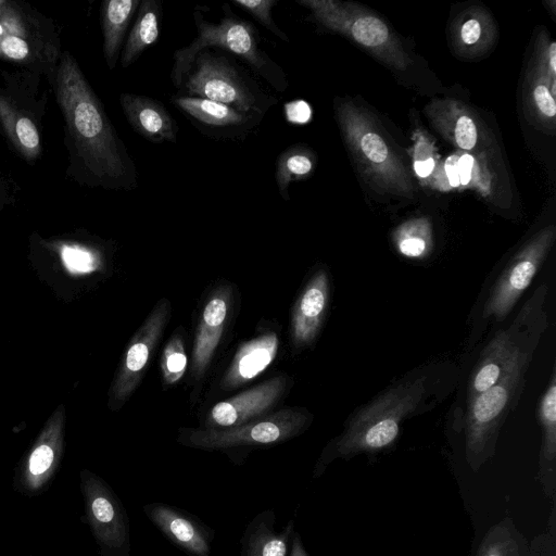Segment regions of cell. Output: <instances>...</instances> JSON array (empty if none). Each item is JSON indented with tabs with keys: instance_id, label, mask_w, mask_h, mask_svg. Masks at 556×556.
<instances>
[{
	"instance_id": "obj_1",
	"label": "cell",
	"mask_w": 556,
	"mask_h": 556,
	"mask_svg": "<svg viewBox=\"0 0 556 556\" xmlns=\"http://www.w3.org/2000/svg\"><path fill=\"white\" fill-rule=\"evenodd\" d=\"M50 84L65 123L72 175L90 187L134 190L136 165L70 52H62Z\"/></svg>"
},
{
	"instance_id": "obj_2",
	"label": "cell",
	"mask_w": 556,
	"mask_h": 556,
	"mask_svg": "<svg viewBox=\"0 0 556 556\" xmlns=\"http://www.w3.org/2000/svg\"><path fill=\"white\" fill-rule=\"evenodd\" d=\"M428 380L426 375L402 380L361 408L348 421L344 431L324 450L313 477H320L337 458L350 459L390 448L399 438L402 421L424 402Z\"/></svg>"
},
{
	"instance_id": "obj_3",
	"label": "cell",
	"mask_w": 556,
	"mask_h": 556,
	"mask_svg": "<svg viewBox=\"0 0 556 556\" xmlns=\"http://www.w3.org/2000/svg\"><path fill=\"white\" fill-rule=\"evenodd\" d=\"M333 108L346 150L364 181L377 192L413 198L410 170L374 115L350 98H336Z\"/></svg>"
},
{
	"instance_id": "obj_4",
	"label": "cell",
	"mask_w": 556,
	"mask_h": 556,
	"mask_svg": "<svg viewBox=\"0 0 556 556\" xmlns=\"http://www.w3.org/2000/svg\"><path fill=\"white\" fill-rule=\"evenodd\" d=\"M545 328L546 323L531 333L491 388L467 400L465 455L472 471H478L493 456L500 429L520 397L526 371Z\"/></svg>"
},
{
	"instance_id": "obj_5",
	"label": "cell",
	"mask_w": 556,
	"mask_h": 556,
	"mask_svg": "<svg viewBox=\"0 0 556 556\" xmlns=\"http://www.w3.org/2000/svg\"><path fill=\"white\" fill-rule=\"evenodd\" d=\"M197 36L190 45L174 52L172 83L180 88L199 52L208 48H218L244 61L254 73L262 77L276 91L283 92L289 87L287 75L260 46L257 29L240 18L228 3L223 5V17L218 23L204 18L197 8L193 12Z\"/></svg>"
},
{
	"instance_id": "obj_6",
	"label": "cell",
	"mask_w": 556,
	"mask_h": 556,
	"mask_svg": "<svg viewBox=\"0 0 556 556\" xmlns=\"http://www.w3.org/2000/svg\"><path fill=\"white\" fill-rule=\"evenodd\" d=\"M61 40L52 18L28 3L0 0V60L46 76L60 61Z\"/></svg>"
},
{
	"instance_id": "obj_7",
	"label": "cell",
	"mask_w": 556,
	"mask_h": 556,
	"mask_svg": "<svg viewBox=\"0 0 556 556\" xmlns=\"http://www.w3.org/2000/svg\"><path fill=\"white\" fill-rule=\"evenodd\" d=\"M319 26L358 45L394 71H407L412 60L392 27L374 11L340 0H298Z\"/></svg>"
},
{
	"instance_id": "obj_8",
	"label": "cell",
	"mask_w": 556,
	"mask_h": 556,
	"mask_svg": "<svg viewBox=\"0 0 556 556\" xmlns=\"http://www.w3.org/2000/svg\"><path fill=\"white\" fill-rule=\"evenodd\" d=\"M28 260L37 277L63 301L74 300L87 278L103 269L99 248L78 232L29 238Z\"/></svg>"
},
{
	"instance_id": "obj_9",
	"label": "cell",
	"mask_w": 556,
	"mask_h": 556,
	"mask_svg": "<svg viewBox=\"0 0 556 556\" xmlns=\"http://www.w3.org/2000/svg\"><path fill=\"white\" fill-rule=\"evenodd\" d=\"M46 76L28 72H2L0 131L10 147L27 162L42 153V121L48 94L41 90Z\"/></svg>"
},
{
	"instance_id": "obj_10",
	"label": "cell",
	"mask_w": 556,
	"mask_h": 556,
	"mask_svg": "<svg viewBox=\"0 0 556 556\" xmlns=\"http://www.w3.org/2000/svg\"><path fill=\"white\" fill-rule=\"evenodd\" d=\"M181 87L186 96L223 103L262 119L277 103L227 56L208 49L197 54Z\"/></svg>"
},
{
	"instance_id": "obj_11",
	"label": "cell",
	"mask_w": 556,
	"mask_h": 556,
	"mask_svg": "<svg viewBox=\"0 0 556 556\" xmlns=\"http://www.w3.org/2000/svg\"><path fill=\"white\" fill-rule=\"evenodd\" d=\"M87 526L101 556H129V520L111 486L89 469L79 472Z\"/></svg>"
},
{
	"instance_id": "obj_12",
	"label": "cell",
	"mask_w": 556,
	"mask_h": 556,
	"mask_svg": "<svg viewBox=\"0 0 556 556\" xmlns=\"http://www.w3.org/2000/svg\"><path fill=\"white\" fill-rule=\"evenodd\" d=\"M546 286H540L526 302L514 323L498 332L483 350L468 384L467 400L491 388L502 376L509 359L531 333L546 323L543 309Z\"/></svg>"
},
{
	"instance_id": "obj_13",
	"label": "cell",
	"mask_w": 556,
	"mask_h": 556,
	"mask_svg": "<svg viewBox=\"0 0 556 556\" xmlns=\"http://www.w3.org/2000/svg\"><path fill=\"white\" fill-rule=\"evenodd\" d=\"M556 228L548 225L535 232L514 255L491 289L483 317L503 320L532 282L551 251Z\"/></svg>"
},
{
	"instance_id": "obj_14",
	"label": "cell",
	"mask_w": 556,
	"mask_h": 556,
	"mask_svg": "<svg viewBox=\"0 0 556 556\" xmlns=\"http://www.w3.org/2000/svg\"><path fill=\"white\" fill-rule=\"evenodd\" d=\"M66 408L59 404L45 421L20 463L17 488L25 494L41 492L58 471L65 447Z\"/></svg>"
},
{
	"instance_id": "obj_15",
	"label": "cell",
	"mask_w": 556,
	"mask_h": 556,
	"mask_svg": "<svg viewBox=\"0 0 556 556\" xmlns=\"http://www.w3.org/2000/svg\"><path fill=\"white\" fill-rule=\"evenodd\" d=\"M431 126L455 148L477 155L494 150L491 131L480 116L465 103L452 99H433L425 106Z\"/></svg>"
},
{
	"instance_id": "obj_16",
	"label": "cell",
	"mask_w": 556,
	"mask_h": 556,
	"mask_svg": "<svg viewBox=\"0 0 556 556\" xmlns=\"http://www.w3.org/2000/svg\"><path fill=\"white\" fill-rule=\"evenodd\" d=\"M303 425V417L277 416L224 430L193 431L186 435L182 442L205 450H228L242 445L271 444L293 437Z\"/></svg>"
},
{
	"instance_id": "obj_17",
	"label": "cell",
	"mask_w": 556,
	"mask_h": 556,
	"mask_svg": "<svg viewBox=\"0 0 556 556\" xmlns=\"http://www.w3.org/2000/svg\"><path fill=\"white\" fill-rule=\"evenodd\" d=\"M556 65L533 52L523 83V104L530 123L554 134L556 128Z\"/></svg>"
},
{
	"instance_id": "obj_18",
	"label": "cell",
	"mask_w": 556,
	"mask_h": 556,
	"mask_svg": "<svg viewBox=\"0 0 556 556\" xmlns=\"http://www.w3.org/2000/svg\"><path fill=\"white\" fill-rule=\"evenodd\" d=\"M150 521L177 547L191 556H211L213 531L194 516L179 508L150 503L143 506Z\"/></svg>"
},
{
	"instance_id": "obj_19",
	"label": "cell",
	"mask_w": 556,
	"mask_h": 556,
	"mask_svg": "<svg viewBox=\"0 0 556 556\" xmlns=\"http://www.w3.org/2000/svg\"><path fill=\"white\" fill-rule=\"evenodd\" d=\"M172 102L200 128L222 137L247 132L262 121L226 104L199 97L176 94Z\"/></svg>"
},
{
	"instance_id": "obj_20",
	"label": "cell",
	"mask_w": 556,
	"mask_h": 556,
	"mask_svg": "<svg viewBox=\"0 0 556 556\" xmlns=\"http://www.w3.org/2000/svg\"><path fill=\"white\" fill-rule=\"evenodd\" d=\"M448 34L453 52L462 59L471 60L491 49L497 37V27L486 9L471 5L455 16Z\"/></svg>"
},
{
	"instance_id": "obj_21",
	"label": "cell",
	"mask_w": 556,
	"mask_h": 556,
	"mask_svg": "<svg viewBox=\"0 0 556 556\" xmlns=\"http://www.w3.org/2000/svg\"><path fill=\"white\" fill-rule=\"evenodd\" d=\"M119 103L128 124L148 141H177V124L162 102L147 96L123 92Z\"/></svg>"
},
{
	"instance_id": "obj_22",
	"label": "cell",
	"mask_w": 556,
	"mask_h": 556,
	"mask_svg": "<svg viewBox=\"0 0 556 556\" xmlns=\"http://www.w3.org/2000/svg\"><path fill=\"white\" fill-rule=\"evenodd\" d=\"M282 390L283 381L277 378L219 402L210 413L208 425L231 428L247 424L268 408Z\"/></svg>"
},
{
	"instance_id": "obj_23",
	"label": "cell",
	"mask_w": 556,
	"mask_h": 556,
	"mask_svg": "<svg viewBox=\"0 0 556 556\" xmlns=\"http://www.w3.org/2000/svg\"><path fill=\"white\" fill-rule=\"evenodd\" d=\"M542 440L536 479L549 502L556 498V376L552 372L549 383L539 406Z\"/></svg>"
},
{
	"instance_id": "obj_24",
	"label": "cell",
	"mask_w": 556,
	"mask_h": 556,
	"mask_svg": "<svg viewBox=\"0 0 556 556\" xmlns=\"http://www.w3.org/2000/svg\"><path fill=\"white\" fill-rule=\"evenodd\" d=\"M276 515L266 509L258 513L245 527L240 540V556H287L294 532L293 520L277 532Z\"/></svg>"
},
{
	"instance_id": "obj_25",
	"label": "cell",
	"mask_w": 556,
	"mask_h": 556,
	"mask_svg": "<svg viewBox=\"0 0 556 556\" xmlns=\"http://www.w3.org/2000/svg\"><path fill=\"white\" fill-rule=\"evenodd\" d=\"M328 277L317 273L306 286L293 316V339L299 345L316 336L328 303Z\"/></svg>"
},
{
	"instance_id": "obj_26",
	"label": "cell",
	"mask_w": 556,
	"mask_h": 556,
	"mask_svg": "<svg viewBox=\"0 0 556 556\" xmlns=\"http://www.w3.org/2000/svg\"><path fill=\"white\" fill-rule=\"evenodd\" d=\"M141 0H109L101 7L103 55L110 71L116 67L126 31Z\"/></svg>"
},
{
	"instance_id": "obj_27",
	"label": "cell",
	"mask_w": 556,
	"mask_h": 556,
	"mask_svg": "<svg viewBox=\"0 0 556 556\" xmlns=\"http://www.w3.org/2000/svg\"><path fill=\"white\" fill-rule=\"evenodd\" d=\"M161 21V1L142 0L121 52L119 61L123 68L129 67L149 47L157 41Z\"/></svg>"
},
{
	"instance_id": "obj_28",
	"label": "cell",
	"mask_w": 556,
	"mask_h": 556,
	"mask_svg": "<svg viewBox=\"0 0 556 556\" xmlns=\"http://www.w3.org/2000/svg\"><path fill=\"white\" fill-rule=\"evenodd\" d=\"M278 348L276 333L264 334L245 343L237 353L225 378V384L236 387L262 372L275 358Z\"/></svg>"
},
{
	"instance_id": "obj_29",
	"label": "cell",
	"mask_w": 556,
	"mask_h": 556,
	"mask_svg": "<svg viewBox=\"0 0 556 556\" xmlns=\"http://www.w3.org/2000/svg\"><path fill=\"white\" fill-rule=\"evenodd\" d=\"M226 315L227 303L222 296L213 298L204 307L193 349L195 371H202L212 357L220 339Z\"/></svg>"
},
{
	"instance_id": "obj_30",
	"label": "cell",
	"mask_w": 556,
	"mask_h": 556,
	"mask_svg": "<svg viewBox=\"0 0 556 556\" xmlns=\"http://www.w3.org/2000/svg\"><path fill=\"white\" fill-rule=\"evenodd\" d=\"M475 556L533 555L525 535L509 517H505L488 529L478 545Z\"/></svg>"
},
{
	"instance_id": "obj_31",
	"label": "cell",
	"mask_w": 556,
	"mask_h": 556,
	"mask_svg": "<svg viewBox=\"0 0 556 556\" xmlns=\"http://www.w3.org/2000/svg\"><path fill=\"white\" fill-rule=\"evenodd\" d=\"M315 166L316 155L305 144H293L279 154L276 161L275 179L285 201L290 200V185L293 181L308 178Z\"/></svg>"
},
{
	"instance_id": "obj_32",
	"label": "cell",
	"mask_w": 556,
	"mask_h": 556,
	"mask_svg": "<svg viewBox=\"0 0 556 556\" xmlns=\"http://www.w3.org/2000/svg\"><path fill=\"white\" fill-rule=\"evenodd\" d=\"M393 240L404 256L421 257L432 247L431 224L425 217L406 220L395 229Z\"/></svg>"
},
{
	"instance_id": "obj_33",
	"label": "cell",
	"mask_w": 556,
	"mask_h": 556,
	"mask_svg": "<svg viewBox=\"0 0 556 556\" xmlns=\"http://www.w3.org/2000/svg\"><path fill=\"white\" fill-rule=\"evenodd\" d=\"M495 150V149H494ZM494 150L473 155V164L469 175L468 186L482 197L494 199L498 191V176L494 168Z\"/></svg>"
},
{
	"instance_id": "obj_34",
	"label": "cell",
	"mask_w": 556,
	"mask_h": 556,
	"mask_svg": "<svg viewBox=\"0 0 556 556\" xmlns=\"http://www.w3.org/2000/svg\"><path fill=\"white\" fill-rule=\"evenodd\" d=\"M434 152L435 146L431 137L420 129H416L412 151L413 167L419 179L426 181L427 185L437 167V155Z\"/></svg>"
},
{
	"instance_id": "obj_35",
	"label": "cell",
	"mask_w": 556,
	"mask_h": 556,
	"mask_svg": "<svg viewBox=\"0 0 556 556\" xmlns=\"http://www.w3.org/2000/svg\"><path fill=\"white\" fill-rule=\"evenodd\" d=\"M277 0H235L232 4L248 12L253 16L264 28L269 30L273 35L280 40L289 42L290 39L285 31H282L274 22L271 12Z\"/></svg>"
},
{
	"instance_id": "obj_36",
	"label": "cell",
	"mask_w": 556,
	"mask_h": 556,
	"mask_svg": "<svg viewBox=\"0 0 556 556\" xmlns=\"http://www.w3.org/2000/svg\"><path fill=\"white\" fill-rule=\"evenodd\" d=\"M529 544L533 556H556V498L551 501L545 531Z\"/></svg>"
},
{
	"instance_id": "obj_37",
	"label": "cell",
	"mask_w": 556,
	"mask_h": 556,
	"mask_svg": "<svg viewBox=\"0 0 556 556\" xmlns=\"http://www.w3.org/2000/svg\"><path fill=\"white\" fill-rule=\"evenodd\" d=\"M187 357L184 353L181 342L176 339L165 350L164 374L168 383L177 381L185 371Z\"/></svg>"
},
{
	"instance_id": "obj_38",
	"label": "cell",
	"mask_w": 556,
	"mask_h": 556,
	"mask_svg": "<svg viewBox=\"0 0 556 556\" xmlns=\"http://www.w3.org/2000/svg\"><path fill=\"white\" fill-rule=\"evenodd\" d=\"M286 115L290 123L305 124L311 119L312 110L305 101L296 100L287 103Z\"/></svg>"
},
{
	"instance_id": "obj_39",
	"label": "cell",
	"mask_w": 556,
	"mask_h": 556,
	"mask_svg": "<svg viewBox=\"0 0 556 556\" xmlns=\"http://www.w3.org/2000/svg\"><path fill=\"white\" fill-rule=\"evenodd\" d=\"M13 194L14 193L11 189L9 180L0 175V211H2L7 205L11 204V202L14 200Z\"/></svg>"
},
{
	"instance_id": "obj_40",
	"label": "cell",
	"mask_w": 556,
	"mask_h": 556,
	"mask_svg": "<svg viewBox=\"0 0 556 556\" xmlns=\"http://www.w3.org/2000/svg\"><path fill=\"white\" fill-rule=\"evenodd\" d=\"M289 556H309L304 548L301 535L295 531L291 538Z\"/></svg>"
}]
</instances>
